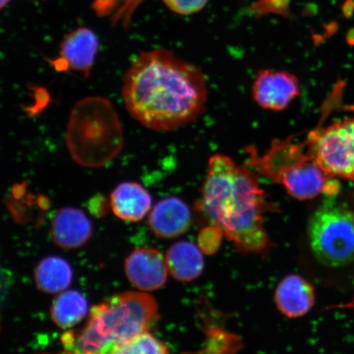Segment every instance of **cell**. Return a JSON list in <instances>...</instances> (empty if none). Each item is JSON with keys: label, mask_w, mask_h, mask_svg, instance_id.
Returning <instances> with one entry per match:
<instances>
[{"label": "cell", "mask_w": 354, "mask_h": 354, "mask_svg": "<svg viewBox=\"0 0 354 354\" xmlns=\"http://www.w3.org/2000/svg\"><path fill=\"white\" fill-rule=\"evenodd\" d=\"M275 300L281 313L290 318L306 315L315 304L311 284L298 275L285 277L277 286Z\"/></svg>", "instance_id": "cell-13"}, {"label": "cell", "mask_w": 354, "mask_h": 354, "mask_svg": "<svg viewBox=\"0 0 354 354\" xmlns=\"http://www.w3.org/2000/svg\"><path fill=\"white\" fill-rule=\"evenodd\" d=\"M353 308H354V299H353Z\"/></svg>", "instance_id": "cell-21"}, {"label": "cell", "mask_w": 354, "mask_h": 354, "mask_svg": "<svg viewBox=\"0 0 354 354\" xmlns=\"http://www.w3.org/2000/svg\"><path fill=\"white\" fill-rule=\"evenodd\" d=\"M199 209L237 250L263 253L268 249L263 221L268 203L247 166H239L223 154L211 157Z\"/></svg>", "instance_id": "cell-2"}, {"label": "cell", "mask_w": 354, "mask_h": 354, "mask_svg": "<svg viewBox=\"0 0 354 354\" xmlns=\"http://www.w3.org/2000/svg\"><path fill=\"white\" fill-rule=\"evenodd\" d=\"M98 50L99 41L94 32L86 28H77L61 42L55 68L59 71L72 70L88 77Z\"/></svg>", "instance_id": "cell-10"}, {"label": "cell", "mask_w": 354, "mask_h": 354, "mask_svg": "<svg viewBox=\"0 0 354 354\" xmlns=\"http://www.w3.org/2000/svg\"><path fill=\"white\" fill-rule=\"evenodd\" d=\"M168 272L176 280L189 282L201 275L205 259L198 247L192 242L180 241L167 250Z\"/></svg>", "instance_id": "cell-15"}, {"label": "cell", "mask_w": 354, "mask_h": 354, "mask_svg": "<svg viewBox=\"0 0 354 354\" xmlns=\"http://www.w3.org/2000/svg\"><path fill=\"white\" fill-rule=\"evenodd\" d=\"M10 2V0H0V6H1L2 8H3Z\"/></svg>", "instance_id": "cell-20"}, {"label": "cell", "mask_w": 354, "mask_h": 354, "mask_svg": "<svg viewBox=\"0 0 354 354\" xmlns=\"http://www.w3.org/2000/svg\"><path fill=\"white\" fill-rule=\"evenodd\" d=\"M159 320L156 300L142 292H124L91 309L85 326L65 332L66 352L114 353L135 336L149 332Z\"/></svg>", "instance_id": "cell-3"}, {"label": "cell", "mask_w": 354, "mask_h": 354, "mask_svg": "<svg viewBox=\"0 0 354 354\" xmlns=\"http://www.w3.org/2000/svg\"><path fill=\"white\" fill-rule=\"evenodd\" d=\"M165 344L155 338L149 332L135 336L119 347L114 353H167Z\"/></svg>", "instance_id": "cell-18"}, {"label": "cell", "mask_w": 354, "mask_h": 354, "mask_svg": "<svg viewBox=\"0 0 354 354\" xmlns=\"http://www.w3.org/2000/svg\"><path fill=\"white\" fill-rule=\"evenodd\" d=\"M252 94L260 107L278 112L297 98L300 86L295 75L286 71L267 69L257 75Z\"/></svg>", "instance_id": "cell-8"}, {"label": "cell", "mask_w": 354, "mask_h": 354, "mask_svg": "<svg viewBox=\"0 0 354 354\" xmlns=\"http://www.w3.org/2000/svg\"><path fill=\"white\" fill-rule=\"evenodd\" d=\"M248 165L274 183L281 184L292 197L308 201L326 193L335 196L339 185L332 180L310 154L306 140H275L260 155L249 148Z\"/></svg>", "instance_id": "cell-5"}, {"label": "cell", "mask_w": 354, "mask_h": 354, "mask_svg": "<svg viewBox=\"0 0 354 354\" xmlns=\"http://www.w3.org/2000/svg\"><path fill=\"white\" fill-rule=\"evenodd\" d=\"M166 258L160 251L141 248L132 252L125 262V273L131 284L140 291L150 292L165 285L168 275Z\"/></svg>", "instance_id": "cell-9"}, {"label": "cell", "mask_w": 354, "mask_h": 354, "mask_svg": "<svg viewBox=\"0 0 354 354\" xmlns=\"http://www.w3.org/2000/svg\"><path fill=\"white\" fill-rule=\"evenodd\" d=\"M308 149L327 175L354 180V118L310 132Z\"/></svg>", "instance_id": "cell-7"}, {"label": "cell", "mask_w": 354, "mask_h": 354, "mask_svg": "<svg viewBox=\"0 0 354 354\" xmlns=\"http://www.w3.org/2000/svg\"><path fill=\"white\" fill-rule=\"evenodd\" d=\"M91 234V221L81 209L66 207L57 210L53 216L50 236L62 249H77L90 240Z\"/></svg>", "instance_id": "cell-11"}, {"label": "cell", "mask_w": 354, "mask_h": 354, "mask_svg": "<svg viewBox=\"0 0 354 354\" xmlns=\"http://www.w3.org/2000/svg\"><path fill=\"white\" fill-rule=\"evenodd\" d=\"M128 112L149 129L167 131L188 125L205 110V75L166 48L140 54L123 79Z\"/></svg>", "instance_id": "cell-1"}, {"label": "cell", "mask_w": 354, "mask_h": 354, "mask_svg": "<svg viewBox=\"0 0 354 354\" xmlns=\"http://www.w3.org/2000/svg\"><path fill=\"white\" fill-rule=\"evenodd\" d=\"M88 304L77 290L60 292L53 300L50 316L53 322L62 329H70L85 318Z\"/></svg>", "instance_id": "cell-17"}, {"label": "cell", "mask_w": 354, "mask_h": 354, "mask_svg": "<svg viewBox=\"0 0 354 354\" xmlns=\"http://www.w3.org/2000/svg\"><path fill=\"white\" fill-rule=\"evenodd\" d=\"M66 143L73 160L86 167H101L122 151L123 133L113 105L99 96L74 105L66 127Z\"/></svg>", "instance_id": "cell-4"}, {"label": "cell", "mask_w": 354, "mask_h": 354, "mask_svg": "<svg viewBox=\"0 0 354 354\" xmlns=\"http://www.w3.org/2000/svg\"><path fill=\"white\" fill-rule=\"evenodd\" d=\"M167 7L180 15H190L206 6L209 0H163Z\"/></svg>", "instance_id": "cell-19"}, {"label": "cell", "mask_w": 354, "mask_h": 354, "mask_svg": "<svg viewBox=\"0 0 354 354\" xmlns=\"http://www.w3.org/2000/svg\"><path fill=\"white\" fill-rule=\"evenodd\" d=\"M310 248L315 258L328 267H340L354 259V212L327 199L310 216Z\"/></svg>", "instance_id": "cell-6"}, {"label": "cell", "mask_w": 354, "mask_h": 354, "mask_svg": "<svg viewBox=\"0 0 354 354\" xmlns=\"http://www.w3.org/2000/svg\"><path fill=\"white\" fill-rule=\"evenodd\" d=\"M148 223L155 236L176 238L188 231L192 225V212L187 203L180 198L168 197L153 207Z\"/></svg>", "instance_id": "cell-12"}, {"label": "cell", "mask_w": 354, "mask_h": 354, "mask_svg": "<svg viewBox=\"0 0 354 354\" xmlns=\"http://www.w3.org/2000/svg\"><path fill=\"white\" fill-rule=\"evenodd\" d=\"M73 279V270L66 260L50 256L39 263L35 270V281L38 289L47 294L64 291Z\"/></svg>", "instance_id": "cell-16"}, {"label": "cell", "mask_w": 354, "mask_h": 354, "mask_svg": "<svg viewBox=\"0 0 354 354\" xmlns=\"http://www.w3.org/2000/svg\"><path fill=\"white\" fill-rule=\"evenodd\" d=\"M151 205L152 198L147 190L136 183L118 185L110 196V205L114 214L131 223L142 220Z\"/></svg>", "instance_id": "cell-14"}]
</instances>
